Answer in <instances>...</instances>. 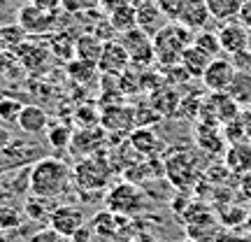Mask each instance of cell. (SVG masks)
Wrapping results in <instances>:
<instances>
[{
	"instance_id": "cell-1",
	"label": "cell",
	"mask_w": 251,
	"mask_h": 242,
	"mask_svg": "<svg viewBox=\"0 0 251 242\" xmlns=\"http://www.w3.org/2000/svg\"><path fill=\"white\" fill-rule=\"evenodd\" d=\"M70 184H75L72 168L61 159L45 156L37 163H33L30 170H28V191H30V196L56 200L70 188Z\"/></svg>"
},
{
	"instance_id": "cell-2",
	"label": "cell",
	"mask_w": 251,
	"mask_h": 242,
	"mask_svg": "<svg viewBox=\"0 0 251 242\" xmlns=\"http://www.w3.org/2000/svg\"><path fill=\"white\" fill-rule=\"evenodd\" d=\"M196 33H191L188 28H184L177 21H168L165 26L153 35V52L156 58L163 65H177L181 61V54L188 47L193 45Z\"/></svg>"
},
{
	"instance_id": "cell-3",
	"label": "cell",
	"mask_w": 251,
	"mask_h": 242,
	"mask_svg": "<svg viewBox=\"0 0 251 242\" xmlns=\"http://www.w3.org/2000/svg\"><path fill=\"white\" fill-rule=\"evenodd\" d=\"M242 114V108L228 93H209L200 108V121L214 126H226Z\"/></svg>"
},
{
	"instance_id": "cell-4",
	"label": "cell",
	"mask_w": 251,
	"mask_h": 242,
	"mask_svg": "<svg viewBox=\"0 0 251 242\" xmlns=\"http://www.w3.org/2000/svg\"><path fill=\"white\" fill-rule=\"evenodd\" d=\"M165 175H168V180L177 188L191 187V184L198 182V177H200L198 156L191 152H175L170 159L165 161Z\"/></svg>"
},
{
	"instance_id": "cell-5",
	"label": "cell",
	"mask_w": 251,
	"mask_h": 242,
	"mask_svg": "<svg viewBox=\"0 0 251 242\" xmlns=\"http://www.w3.org/2000/svg\"><path fill=\"white\" fill-rule=\"evenodd\" d=\"M119 42H121V47L126 49L128 58H130V65H135V68H137V65L147 68V65L156 58L153 37L147 35L140 28H133V30H128V33H121V35H119Z\"/></svg>"
},
{
	"instance_id": "cell-6",
	"label": "cell",
	"mask_w": 251,
	"mask_h": 242,
	"mask_svg": "<svg viewBox=\"0 0 251 242\" xmlns=\"http://www.w3.org/2000/svg\"><path fill=\"white\" fill-rule=\"evenodd\" d=\"M17 24L26 30V35H49L58 26V12H45L26 2L17 12Z\"/></svg>"
},
{
	"instance_id": "cell-7",
	"label": "cell",
	"mask_w": 251,
	"mask_h": 242,
	"mask_svg": "<svg viewBox=\"0 0 251 242\" xmlns=\"http://www.w3.org/2000/svg\"><path fill=\"white\" fill-rule=\"evenodd\" d=\"M142 203H144V196L142 191L135 187V184H117V187L109 188L107 193V205H109V212L114 215H135L142 210Z\"/></svg>"
},
{
	"instance_id": "cell-8",
	"label": "cell",
	"mask_w": 251,
	"mask_h": 242,
	"mask_svg": "<svg viewBox=\"0 0 251 242\" xmlns=\"http://www.w3.org/2000/svg\"><path fill=\"white\" fill-rule=\"evenodd\" d=\"M235 72H237V68L233 65V61L226 58V56L224 58L219 56V58L209 63V68L202 75V86L209 93H226L235 80Z\"/></svg>"
},
{
	"instance_id": "cell-9",
	"label": "cell",
	"mask_w": 251,
	"mask_h": 242,
	"mask_svg": "<svg viewBox=\"0 0 251 242\" xmlns=\"http://www.w3.org/2000/svg\"><path fill=\"white\" fill-rule=\"evenodd\" d=\"M219 35V45H221V54L226 56H240L244 52H249V30L240 24V21H228L221 24V28L216 30Z\"/></svg>"
},
{
	"instance_id": "cell-10",
	"label": "cell",
	"mask_w": 251,
	"mask_h": 242,
	"mask_svg": "<svg viewBox=\"0 0 251 242\" xmlns=\"http://www.w3.org/2000/svg\"><path fill=\"white\" fill-rule=\"evenodd\" d=\"M49 228L58 231L61 235L75 238L84 228V212L77 205H56L49 216Z\"/></svg>"
},
{
	"instance_id": "cell-11",
	"label": "cell",
	"mask_w": 251,
	"mask_h": 242,
	"mask_svg": "<svg viewBox=\"0 0 251 242\" xmlns=\"http://www.w3.org/2000/svg\"><path fill=\"white\" fill-rule=\"evenodd\" d=\"M75 184L79 188H105L107 184V163H102L100 159H89V161L79 163L75 170Z\"/></svg>"
},
{
	"instance_id": "cell-12",
	"label": "cell",
	"mask_w": 251,
	"mask_h": 242,
	"mask_svg": "<svg viewBox=\"0 0 251 242\" xmlns=\"http://www.w3.org/2000/svg\"><path fill=\"white\" fill-rule=\"evenodd\" d=\"M128 68H130V58L126 54V49L121 47V42L119 40L105 42L102 56L98 61V70L102 75H109V77H121Z\"/></svg>"
},
{
	"instance_id": "cell-13",
	"label": "cell",
	"mask_w": 251,
	"mask_h": 242,
	"mask_svg": "<svg viewBox=\"0 0 251 242\" xmlns=\"http://www.w3.org/2000/svg\"><path fill=\"white\" fill-rule=\"evenodd\" d=\"M209 19H212V14L207 9L205 0H184L179 9V17H177V24L188 28L191 33H200V30H205Z\"/></svg>"
},
{
	"instance_id": "cell-14",
	"label": "cell",
	"mask_w": 251,
	"mask_h": 242,
	"mask_svg": "<svg viewBox=\"0 0 251 242\" xmlns=\"http://www.w3.org/2000/svg\"><path fill=\"white\" fill-rule=\"evenodd\" d=\"M196 144L207 154H226L228 149V142H226V135L221 131V126H214V124H205L200 121L196 128Z\"/></svg>"
},
{
	"instance_id": "cell-15",
	"label": "cell",
	"mask_w": 251,
	"mask_h": 242,
	"mask_svg": "<svg viewBox=\"0 0 251 242\" xmlns=\"http://www.w3.org/2000/svg\"><path fill=\"white\" fill-rule=\"evenodd\" d=\"M135 9H137V28L144 30L147 35L153 37L168 24V17L161 12L156 0H142V5H137Z\"/></svg>"
},
{
	"instance_id": "cell-16",
	"label": "cell",
	"mask_w": 251,
	"mask_h": 242,
	"mask_svg": "<svg viewBox=\"0 0 251 242\" xmlns=\"http://www.w3.org/2000/svg\"><path fill=\"white\" fill-rule=\"evenodd\" d=\"M226 168L233 175H249L251 172V142H237L228 144V149L224 154Z\"/></svg>"
},
{
	"instance_id": "cell-17",
	"label": "cell",
	"mask_w": 251,
	"mask_h": 242,
	"mask_svg": "<svg viewBox=\"0 0 251 242\" xmlns=\"http://www.w3.org/2000/svg\"><path fill=\"white\" fill-rule=\"evenodd\" d=\"M17 126L28 135L47 133V128H49V114L40 105H24Z\"/></svg>"
},
{
	"instance_id": "cell-18",
	"label": "cell",
	"mask_w": 251,
	"mask_h": 242,
	"mask_svg": "<svg viewBox=\"0 0 251 242\" xmlns=\"http://www.w3.org/2000/svg\"><path fill=\"white\" fill-rule=\"evenodd\" d=\"M102 49H105L102 37H98L96 33H84V35L77 37V45H75V56H79V61H86V63L98 65L100 56H102Z\"/></svg>"
},
{
	"instance_id": "cell-19",
	"label": "cell",
	"mask_w": 251,
	"mask_h": 242,
	"mask_svg": "<svg viewBox=\"0 0 251 242\" xmlns=\"http://www.w3.org/2000/svg\"><path fill=\"white\" fill-rule=\"evenodd\" d=\"M214 61L209 54H205L202 49H198L196 45H191L181 54V61H179V65L186 70V75L188 77H200L202 80V75H205V70L209 68V63Z\"/></svg>"
},
{
	"instance_id": "cell-20",
	"label": "cell",
	"mask_w": 251,
	"mask_h": 242,
	"mask_svg": "<svg viewBox=\"0 0 251 242\" xmlns=\"http://www.w3.org/2000/svg\"><path fill=\"white\" fill-rule=\"evenodd\" d=\"M107 21L112 24V28L117 30L119 35H121V33H128V30L137 28V9H135V5H130L128 0H124V2H119L117 7L109 12Z\"/></svg>"
},
{
	"instance_id": "cell-21",
	"label": "cell",
	"mask_w": 251,
	"mask_h": 242,
	"mask_svg": "<svg viewBox=\"0 0 251 242\" xmlns=\"http://www.w3.org/2000/svg\"><path fill=\"white\" fill-rule=\"evenodd\" d=\"M226 93H228L242 109L251 108V72H247V70L235 72V80Z\"/></svg>"
},
{
	"instance_id": "cell-22",
	"label": "cell",
	"mask_w": 251,
	"mask_h": 242,
	"mask_svg": "<svg viewBox=\"0 0 251 242\" xmlns=\"http://www.w3.org/2000/svg\"><path fill=\"white\" fill-rule=\"evenodd\" d=\"M205 2L212 19L228 24V21H237V14H240V7H242L244 0H205Z\"/></svg>"
},
{
	"instance_id": "cell-23",
	"label": "cell",
	"mask_w": 251,
	"mask_h": 242,
	"mask_svg": "<svg viewBox=\"0 0 251 242\" xmlns=\"http://www.w3.org/2000/svg\"><path fill=\"white\" fill-rule=\"evenodd\" d=\"M130 144H133L137 152H142L144 156L156 154L158 149H161V140H158V137H156V133H153V131H149V128H142V131L133 133Z\"/></svg>"
},
{
	"instance_id": "cell-24",
	"label": "cell",
	"mask_w": 251,
	"mask_h": 242,
	"mask_svg": "<svg viewBox=\"0 0 251 242\" xmlns=\"http://www.w3.org/2000/svg\"><path fill=\"white\" fill-rule=\"evenodd\" d=\"M193 45H196L198 49H202L205 54H209L212 58H219V56H221L219 35H216V33H212V30H200V33H196V37H193Z\"/></svg>"
},
{
	"instance_id": "cell-25",
	"label": "cell",
	"mask_w": 251,
	"mask_h": 242,
	"mask_svg": "<svg viewBox=\"0 0 251 242\" xmlns=\"http://www.w3.org/2000/svg\"><path fill=\"white\" fill-rule=\"evenodd\" d=\"M247 212H249V210H242V207H237V205H226L216 216H219V221L224 224V228H230V231H233L235 226H244Z\"/></svg>"
},
{
	"instance_id": "cell-26",
	"label": "cell",
	"mask_w": 251,
	"mask_h": 242,
	"mask_svg": "<svg viewBox=\"0 0 251 242\" xmlns=\"http://www.w3.org/2000/svg\"><path fill=\"white\" fill-rule=\"evenodd\" d=\"M21 109H24V103L17 98H0V121L2 124H19V114H21Z\"/></svg>"
},
{
	"instance_id": "cell-27",
	"label": "cell",
	"mask_w": 251,
	"mask_h": 242,
	"mask_svg": "<svg viewBox=\"0 0 251 242\" xmlns=\"http://www.w3.org/2000/svg\"><path fill=\"white\" fill-rule=\"evenodd\" d=\"M112 221H117V215L114 212H98V215L93 216V221H91V231L98 235H114L117 231V224H112Z\"/></svg>"
},
{
	"instance_id": "cell-28",
	"label": "cell",
	"mask_w": 251,
	"mask_h": 242,
	"mask_svg": "<svg viewBox=\"0 0 251 242\" xmlns=\"http://www.w3.org/2000/svg\"><path fill=\"white\" fill-rule=\"evenodd\" d=\"M47 137H49V142L54 144V147H68V142H70V131L65 128V126H58V128H54V131H49L47 128Z\"/></svg>"
},
{
	"instance_id": "cell-29",
	"label": "cell",
	"mask_w": 251,
	"mask_h": 242,
	"mask_svg": "<svg viewBox=\"0 0 251 242\" xmlns=\"http://www.w3.org/2000/svg\"><path fill=\"white\" fill-rule=\"evenodd\" d=\"M30 242H75V240L68 238V235H61L58 231H54V228H45V231H40V233L33 235Z\"/></svg>"
},
{
	"instance_id": "cell-30",
	"label": "cell",
	"mask_w": 251,
	"mask_h": 242,
	"mask_svg": "<svg viewBox=\"0 0 251 242\" xmlns=\"http://www.w3.org/2000/svg\"><path fill=\"white\" fill-rule=\"evenodd\" d=\"M156 2H158V7H161L163 14L168 17V21H177L184 0H156Z\"/></svg>"
},
{
	"instance_id": "cell-31",
	"label": "cell",
	"mask_w": 251,
	"mask_h": 242,
	"mask_svg": "<svg viewBox=\"0 0 251 242\" xmlns=\"http://www.w3.org/2000/svg\"><path fill=\"white\" fill-rule=\"evenodd\" d=\"M96 5V0H61V7L68 9V12H84V9H91Z\"/></svg>"
},
{
	"instance_id": "cell-32",
	"label": "cell",
	"mask_w": 251,
	"mask_h": 242,
	"mask_svg": "<svg viewBox=\"0 0 251 242\" xmlns=\"http://www.w3.org/2000/svg\"><path fill=\"white\" fill-rule=\"evenodd\" d=\"M214 242H251V235H242L237 231H221V235Z\"/></svg>"
},
{
	"instance_id": "cell-33",
	"label": "cell",
	"mask_w": 251,
	"mask_h": 242,
	"mask_svg": "<svg viewBox=\"0 0 251 242\" xmlns=\"http://www.w3.org/2000/svg\"><path fill=\"white\" fill-rule=\"evenodd\" d=\"M28 5H35L37 9H45V12H58L61 9V0H26Z\"/></svg>"
},
{
	"instance_id": "cell-34",
	"label": "cell",
	"mask_w": 251,
	"mask_h": 242,
	"mask_svg": "<svg viewBox=\"0 0 251 242\" xmlns=\"http://www.w3.org/2000/svg\"><path fill=\"white\" fill-rule=\"evenodd\" d=\"M237 21H240L247 30H251V0H244V2H242L240 14H237Z\"/></svg>"
},
{
	"instance_id": "cell-35",
	"label": "cell",
	"mask_w": 251,
	"mask_h": 242,
	"mask_svg": "<svg viewBox=\"0 0 251 242\" xmlns=\"http://www.w3.org/2000/svg\"><path fill=\"white\" fill-rule=\"evenodd\" d=\"M14 142V137H12V133H9L5 126H0V152H5L9 144Z\"/></svg>"
},
{
	"instance_id": "cell-36",
	"label": "cell",
	"mask_w": 251,
	"mask_h": 242,
	"mask_svg": "<svg viewBox=\"0 0 251 242\" xmlns=\"http://www.w3.org/2000/svg\"><path fill=\"white\" fill-rule=\"evenodd\" d=\"M240 193H242V198L251 200V172L244 175L242 180H240Z\"/></svg>"
},
{
	"instance_id": "cell-37",
	"label": "cell",
	"mask_w": 251,
	"mask_h": 242,
	"mask_svg": "<svg viewBox=\"0 0 251 242\" xmlns=\"http://www.w3.org/2000/svg\"><path fill=\"white\" fill-rule=\"evenodd\" d=\"M240 119H242L244 131H247V137H249V142H251V108L242 109V114H240Z\"/></svg>"
},
{
	"instance_id": "cell-38",
	"label": "cell",
	"mask_w": 251,
	"mask_h": 242,
	"mask_svg": "<svg viewBox=\"0 0 251 242\" xmlns=\"http://www.w3.org/2000/svg\"><path fill=\"white\" fill-rule=\"evenodd\" d=\"M244 228H247V233L251 235V210L247 212V221H244Z\"/></svg>"
},
{
	"instance_id": "cell-39",
	"label": "cell",
	"mask_w": 251,
	"mask_h": 242,
	"mask_svg": "<svg viewBox=\"0 0 251 242\" xmlns=\"http://www.w3.org/2000/svg\"><path fill=\"white\" fill-rule=\"evenodd\" d=\"M12 5V0H0V9H5V7H9Z\"/></svg>"
},
{
	"instance_id": "cell-40",
	"label": "cell",
	"mask_w": 251,
	"mask_h": 242,
	"mask_svg": "<svg viewBox=\"0 0 251 242\" xmlns=\"http://www.w3.org/2000/svg\"><path fill=\"white\" fill-rule=\"evenodd\" d=\"M249 54H251V30H249Z\"/></svg>"
},
{
	"instance_id": "cell-41",
	"label": "cell",
	"mask_w": 251,
	"mask_h": 242,
	"mask_svg": "<svg viewBox=\"0 0 251 242\" xmlns=\"http://www.w3.org/2000/svg\"><path fill=\"white\" fill-rule=\"evenodd\" d=\"M184 242H196V240H191V238H186V240H184Z\"/></svg>"
},
{
	"instance_id": "cell-42",
	"label": "cell",
	"mask_w": 251,
	"mask_h": 242,
	"mask_svg": "<svg viewBox=\"0 0 251 242\" xmlns=\"http://www.w3.org/2000/svg\"><path fill=\"white\" fill-rule=\"evenodd\" d=\"M0 54H2V49H0Z\"/></svg>"
}]
</instances>
